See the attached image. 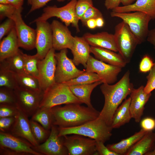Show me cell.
<instances>
[{
	"label": "cell",
	"mask_w": 155,
	"mask_h": 155,
	"mask_svg": "<svg viewBox=\"0 0 155 155\" xmlns=\"http://www.w3.org/2000/svg\"><path fill=\"white\" fill-rule=\"evenodd\" d=\"M72 135L62 136L69 155H98L96 150V141L81 135Z\"/></svg>",
	"instance_id": "obj_9"
},
{
	"label": "cell",
	"mask_w": 155,
	"mask_h": 155,
	"mask_svg": "<svg viewBox=\"0 0 155 155\" xmlns=\"http://www.w3.org/2000/svg\"><path fill=\"white\" fill-rule=\"evenodd\" d=\"M147 132L141 129L138 132H136L131 136L122 140L117 143L107 144L106 146L109 149L115 152L118 155H125L128 151Z\"/></svg>",
	"instance_id": "obj_27"
},
{
	"label": "cell",
	"mask_w": 155,
	"mask_h": 155,
	"mask_svg": "<svg viewBox=\"0 0 155 155\" xmlns=\"http://www.w3.org/2000/svg\"><path fill=\"white\" fill-rule=\"evenodd\" d=\"M15 121V117L0 118V131L9 133L12 128Z\"/></svg>",
	"instance_id": "obj_41"
},
{
	"label": "cell",
	"mask_w": 155,
	"mask_h": 155,
	"mask_svg": "<svg viewBox=\"0 0 155 155\" xmlns=\"http://www.w3.org/2000/svg\"><path fill=\"white\" fill-rule=\"evenodd\" d=\"M131 100L130 97L125 99L115 111L111 125L113 129L118 128L130 121L132 118L129 109Z\"/></svg>",
	"instance_id": "obj_28"
},
{
	"label": "cell",
	"mask_w": 155,
	"mask_h": 155,
	"mask_svg": "<svg viewBox=\"0 0 155 155\" xmlns=\"http://www.w3.org/2000/svg\"><path fill=\"white\" fill-rule=\"evenodd\" d=\"M136 0H121V3L123 6H127L131 5Z\"/></svg>",
	"instance_id": "obj_53"
},
{
	"label": "cell",
	"mask_w": 155,
	"mask_h": 155,
	"mask_svg": "<svg viewBox=\"0 0 155 155\" xmlns=\"http://www.w3.org/2000/svg\"><path fill=\"white\" fill-rule=\"evenodd\" d=\"M30 123L32 133L38 144L44 142L49 137L51 130L46 129L38 122L31 119Z\"/></svg>",
	"instance_id": "obj_35"
},
{
	"label": "cell",
	"mask_w": 155,
	"mask_h": 155,
	"mask_svg": "<svg viewBox=\"0 0 155 155\" xmlns=\"http://www.w3.org/2000/svg\"><path fill=\"white\" fill-rule=\"evenodd\" d=\"M102 83V81H100L91 84L70 86L69 87L72 93L82 103L92 108L90 99L91 93L95 88Z\"/></svg>",
	"instance_id": "obj_26"
},
{
	"label": "cell",
	"mask_w": 155,
	"mask_h": 155,
	"mask_svg": "<svg viewBox=\"0 0 155 155\" xmlns=\"http://www.w3.org/2000/svg\"><path fill=\"white\" fill-rule=\"evenodd\" d=\"M23 57L24 73L38 78V64L40 60L38 55H31L24 53Z\"/></svg>",
	"instance_id": "obj_33"
},
{
	"label": "cell",
	"mask_w": 155,
	"mask_h": 155,
	"mask_svg": "<svg viewBox=\"0 0 155 155\" xmlns=\"http://www.w3.org/2000/svg\"><path fill=\"white\" fill-rule=\"evenodd\" d=\"M141 129L146 131H152L155 129V119L150 117H146L140 121Z\"/></svg>",
	"instance_id": "obj_45"
},
{
	"label": "cell",
	"mask_w": 155,
	"mask_h": 155,
	"mask_svg": "<svg viewBox=\"0 0 155 155\" xmlns=\"http://www.w3.org/2000/svg\"><path fill=\"white\" fill-rule=\"evenodd\" d=\"M155 144V133L147 131L127 152L125 155H146Z\"/></svg>",
	"instance_id": "obj_24"
},
{
	"label": "cell",
	"mask_w": 155,
	"mask_h": 155,
	"mask_svg": "<svg viewBox=\"0 0 155 155\" xmlns=\"http://www.w3.org/2000/svg\"><path fill=\"white\" fill-rule=\"evenodd\" d=\"M93 6L92 0H77L75 6V10L76 15L80 20L88 9Z\"/></svg>",
	"instance_id": "obj_38"
},
{
	"label": "cell",
	"mask_w": 155,
	"mask_h": 155,
	"mask_svg": "<svg viewBox=\"0 0 155 155\" xmlns=\"http://www.w3.org/2000/svg\"><path fill=\"white\" fill-rule=\"evenodd\" d=\"M82 37L92 46L106 48L118 52L113 34L106 32L94 34L87 32Z\"/></svg>",
	"instance_id": "obj_20"
},
{
	"label": "cell",
	"mask_w": 155,
	"mask_h": 155,
	"mask_svg": "<svg viewBox=\"0 0 155 155\" xmlns=\"http://www.w3.org/2000/svg\"><path fill=\"white\" fill-rule=\"evenodd\" d=\"M18 111L16 105L0 104V118L15 117Z\"/></svg>",
	"instance_id": "obj_39"
},
{
	"label": "cell",
	"mask_w": 155,
	"mask_h": 155,
	"mask_svg": "<svg viewBox=\"0 0 155 155\" xmlns=\"http://www.w3.org/2000/svg\"><path fill=\"white\" fill-rule=\"evenodd\" d=\"M130 71L128 70L115 84L102 83L100 86L104 98V103L98 117L110 126L115 111L134 88L133 84L130 81Z\"/></svg>",
	"instance_id": "obj_1"
},
{
	"label": "cell",
	"mask_w": 155,
	"mask_h": 155,
	"mask_svg": "<svg viewBox=\"0 0 155 155\" xmlns=\"http://www.w3.org/2000/svg\"><path fill=\"white\" fill-rule=\"evenodd\" d=\"M10 4L15 7L17 9L22 7L24 0H7Z\"/></svg>",
	"instance_id": "obj_50"
},
{
	"label": "cell",
	"mask_w": 155,
	"mask_h": 155,
	"mask_svg": "<svg viewBox=\"0 0 155 155\" xmlns=\"http://www.w3.org/2000/svg\"><path fill=\"white\" fill-rule=\"evenodd\" d=\"M15 75L18 87L37 92H43L38 78L25 73L15 74Z\"/></svg>",
	"instance_id": "obj_31"
},
{
	"label": "cell",
	"mask_w": 155,
	"mask_h": 155,
	"mask_svg": "<svg viewBox=\"0 0 155 155\" xmlns=\"http://www.w3.org/2000/svg\"><path fill=\"white\" fill-rule=\"evenodd\" d=\"M59 127L53 125L47 139L44 142L33 146V149L43 155H69L63 144L62 137L59 136Z\"/></svg>",
	"instance_id": "obj_15"
},
{
	"label": "cell",
	"mask_w": 155,
	"mask_h": 155,
	"mask_svg": "<svg viewBox=\"0 0 155 155\" xmlns=\"http://www.w3.org/2000/svg\"><path fill=\"white\" fill-rule=\"evenodd\" d=\"M17 36L15 28H13L0 43V61L16 53L19 50Z\"/></svg>",
	"instance_id": "obj_25"
},
{
	"label": "cell",
	"mask_w": 155,
	"mask_h": 155,
	"mask_svg": "<svg viewBox=\"0 0 155 155\" xmlns=\"http://www.w3.org/2000/svg\"><path fill=\"white\" fill-rule=\"evenodd\" d=\"M16 105L28 117L39 107L44 92H37L18 87L14 90Z\"/></svg>",
	"instance_id": "obj_13"
},
{
	"label": "cell",
	"mask_w": 155,
	"mask_h": 155,
	"mask_svg": "<svg viewBox=\"0 0 155 155\" xmlns=\"http://www.w3.org/2000/svg\"><path fill=\"white\" fill-rule=\"evenodd\" d=\"M15 27V23L11 18L8 19L0 25V40Z\"/></svg>",
	"instance_id": "obj_44"
},
{
	"label": "cell",
	"mask_w": 155,
	"mask_h": 155,
	"mask_svg": "<svg viewBox=\"0 0 155 155\" xmlns=\"http://www.w3.org/2000/svg\"><path fill=\"white\" fill-rule=\"evenodd\" d=\"M32 0H27L28 3V5H31Z\"/></svg>",
	"instance_id": "obj_56"
},
{
	"label": "cell",
	"mask_w": 155,
	"mask_h": 155,
	"mask_svg": "<svg viewBox=\"0 0 155 155\" xmlns=\"http://www.w3.org/2000/svg\"><path fill=\"white\" fill-rule=\"evenodd\" d=\"M28 117L18 108V113L15 116L14 123L8 133L25 140L35 146L38 144L32 133Z\"/></svg>",
	"instance_id": "obj_18"
},
{
	"label": "cell",
	"mask_w": 155,
	"mask_h": 155,
	"mask_svg": "<svg viewBox=\"0 0 155 155\" xmlns=\"http://www.w3.org/2000/svg\"><path fill=\"white\" fill-rule=\"evenodd\" d=\"M146 40L153 45L155 49V28L149 30Z\"/></svg>",
	"instance_id": "obj_49"
},
{
	"label": "cell",
	"mask_w": 155,
	"mask_h": 155,
	"mask_svg": "<svg viewBox=\"0 0 155 155\" xmlns=\"http://www.w3.org/2000/svg\"><path fill=\"white\" fill-rule=\"evenodd\" d=\"M101 81L99 75L95 73L85 71L77 77L64 83L68 86L92 83Z\"/></svg>",
	"instance_id": "obj_32"
},
{
	"label": "cell",
	"mask_w": 155,
	"mask_h": 155,
	"mask_svg": "<svg viewBox=\"0 0 155 155\" xmlns=\"http://www.w3.org/2000/svg\"><path fill=\"white\" fill-rule=\"evenodd\" d=\"M80 104L72 103L51 108L54 119L53 125L62 128L75 127L99 117L100 112L94 107Z\"/></svg>",
	"instance_id": "obj_2"
},
{
	"label": "cell",
	"mask_w": 155,
	"mask_h": 155,
	"mask_svg": "<svg viewBox=\"0 0 155 155\" xmlns=\"http://www.w3.org/2000/svg\"><path fill=\"white\" fill-rule=\"evenodd\" d=\"M17 87L15 74L6 69L0 67V87L14 90Z\"/></svg>",
	"instance_id": "obj_34"
},
{
	"label": "cell",
	"mask_w": 155,
	"mask_h": 155,
	"mask_svg": "<svg viewBox=\"0 0 155 155\" xmlns=\"http://www.w3.org/2000/svg\"><path fill=\"white\" fill-rule=\"evenodd\" d=\"M96 27L101 28L104 25V20L103 17H99L96 19Z\"/></svg>",
	"instance_id": "obj_52"
},
{
	"label": "cell",
	"mask_w": 155,
	"mask_h": 155,
	"mask_svg": "<svg viewBox=\"0 0 155 155\" xmlns=\"http://www.w3.org/2000/svg\"><path fill=\"white\" fill-rule=\"evenodd\" d=\"M23 52L20 49L13 55L0 61V67L16 74L25 73Z\"/></svg>",
	"instance_id": "obj_29"
},
{
	"label": "cell",
	"mask_w": 155,
	"mask_h": 155,
	"mask_svg": "<svg viewBox=\"0 0 155 155\" xmlns=\"http://www.w3.org/2000/svg\"><path fill=\"white\" fill-rule=\"evenodd\" d=\"M110 15L112 17L121 19L128 25L139 44L146 40L149 30V24L152 20L148 14L140 11L118 13L112 11Z\"/></svg>",
	"instance_id": "obj_5"
},
{
	"label": "cell",
	"mask_w": 155,
	"mask_h": 155,
	"mask_svg": "<svg viewBox=\"0 0 155 155\" xmlns=\"http://www.w3.org/2000/svg\"><path fill=\"white\" fill-rule=\"evenodd\" d=\"M31 119L39 123L46 129L50 130L54 121L51 108L39 107Z\"/></svg>",
	"instance_id": "obj_30"
},
{
	"label": "cell",
	"mask_w": 155,
	"mask_h": 155,
	"mask_svg": "<svg viewBox=\"0 0 155 155\" xmlns=\"http://www.w3.org/2000/svg\"><path fill=\"white\" fill-rule=\"evenodd\" d=\"M99 17H103L102 13L98 9L93 6L88 9L80 20L83 25L86 26V22L88 20L96 19Z\"/></svg>",
	"instance_id": "obj_37"
},
{
	"label": "cell",
	"mask_w": 155,
	"mask_h": 155,
	"mask_svg": "<svg viewBox=\"0 0 155 155\" xmlns=\"http://www.w3.org/2000/svg\"><path fill=\"white\" fill-rule=\"evenodd\" d=\"M121 3V0H105L104 5L108 10L111 9L119 6Z\"/></svg>",
	"instance_id": "obj_48"
},
{
	"label": "cell",
	"mask_w": 155,
	"mask_h": 155,
	"mask_svg": "<svg viewBox=\"0 0 155 155\" xmlns=\"http://www.w3.org/2000/svg\"><path fill=\"white\" fill-rule=\"evenodd\" d=\"M114 38L118 52L127 63L131 61L138 41L128 25L123 21L115 27Z\"/></svg>",
	"instance_id": "obj_7"
},
{
	"label": "cell",
	"mask_w": 155,
	"mask_h": 155,
	"mask_svg": "<svg viewBox=\"0 0 155 155\" xmlns=\"http://www.w3.org/2000/svg\"><path fill=\"white\" fill-rule=\"evenodd\" d=\"M86 26L90 29H95L96 27V19H91L88 20L86 23Z\"/></svg>",
	"instance_id": "obj_51"
},
{
	"label": "cell",
	"mask_w": 155,
	"mask_h": 155,
	"mask_svg": "<svg viewBox=\"0 0 155 155\" xmlns=\"http://www.w3.org/2000/svg\"><path fill=\"white\" fill-rule=\"evenodd\" d=\"M0 3L2 4H10L7 0H0Z\"/></svg>",
	"instance_id": "obj_55"
},
{
	"label": "cell",
	"mask_w": 155,
	"mask_h": 155,
	"mask_svg": "<svg viewBox=\"0 0 155 155\" xmlns=\"http://www.w3.org/2000/svg\"><path fill=\"white\" fill-rule=\"evenodd\" d=\"M90 51L96 59L108 64L122 68L127 64L119 54L111 50L91 46Z\"/></svg>",
	"instance_id": "obj_22"
},
{
	"label": "cell",
	"mask_w": 155,
	"mask_h": 155,
	"mask_svg": "<svg viewBox=\"0 0 155 155\" xmlns=\"http://www.w3.org/2000/svg\"><path fill=\"white\" fill-rule=\"evenodd\" d=\"M118 13L140 11L149 15L152 20H155V0H136L128 5L119 6L112 10Z\"/></svg>",
	"instance_id": "obj_23"
},
{
	"label": "cell",
	"mask_w": 155,
	"mask_h": 155,
	"mask_svg": "<svg viewBox=\"0 0 155 155\" xmlns=\"http://www.w3.org/2000/svg\"><path fill=\"white\" fill-rule=\"evenodd\" d=\"M90 45L82 37H74V45L71 49L72 61L75 65H82L86 68L91 53Z\"/></svg>",
	"instance_id": "obj_21"
},
{
	"label": "cell",
	"mask_w": 155,
	"mask_h": 155,
	"mask_svg": "<svg viewBox=\"0 0 155 155\" xmlns=\"http://www.w3.org/2000/svg\"><path fill=\"white\" fill-rule=\"evenodd\" d=\"M55 50L53 48L45 57L38 62V79L43 92L56 82L55 76L57 61Z\"/></svg>",
	"instance_id": "obj_11"
},
{
	"label": "cell",
	"mask_w": 155,
	"mask_h": 155,
	"mask_svg": "<svg viewBox=\"0 0 155 155\" xmlns=\"http://www.w3.org/2000/svg\"><path fill=\"white\" fill-rule=\"evenodd\" d=\"M0 104L16 105L14 90L0 87Z\"/></svg>",
	"instance_id": "obj_36"
},
{
	"label": "cell",
	"mask_w": 155,
	"mask_h": 155,
	"mask_svg": "<svg viewBox=\"0 0 155 155\" xmlns=\"http://www.w3.org/2000/svg\"><path fill=\"white\" fill-rule=\"evenodd\" d=\"M67 49L55 53L57 64L55 73V82L63 83L74 79L85 71L78 69L72 59L67 56Z\"/></svg>",
	"instance_id": "obj_10"
},
{
	"label": "cell",
	"mask_w": 155,
	"mask_h": 155,
	"mask_svg": "<svg viewBox=\"0 0 155 155\" xmlns=\"http://www.w3.org/2000/svg\"><path fill=\"white\" fill-rule=\"evenodd\" d=\"M33 146L24 139L0 131V155H43Z\"/></svg>",
	"instance_id": "obj_8"
},
{
	"label": "cell",
	"mask_w": 155,
	"mask_h": 155,
	"mask_svg": "<svg viewBox=\"0 0 155 155\" xmlns=\"http://www.w3.org/2000/svg\"><path fill=\"white\" fill-rule=\"evenodd\" d=\"M104 143L101 141H96V150L98 155H118L114 152L109 149L105 146Z\"/></svg>",
	"instance_id": "obj_46"
},
{
	"label": "cell",
	"mask_w": 155,
	"mask_h": 155,
	"mask_svg": "<svg viewBox=\"0 0 155 155\" xmlns=\"http://www.w3.org/2000/svg\"><path fill=\"white\" fill-rule=\"evenodd\" d=\"M154 63L152 59L149 55H144L139 64L140 71L142 73L149 72L152 67Z\"/></svg>",
	"instance_id": "obj_42"
},
{
	"label": "cell",
	"mask_w": 155,
	"mask_h": 155,
	"mask_svg": "<svg viewBox=\"0 0 155 155\" xmlns=\"http://www.w3.org/2000/svg\"><path fill=\"white\" fill-rule=\"evenodd\" d=\"M23 8L17 9L10 18L15 23L16 31L20 47L27 50L35 48L36 29L27 25L24 21L21 15Z\"/></svg>",
	"instance_id": "obj_12"
},
{
	"label": "cell",
	"mask_w": 155,
	"mask_h": 155,
	"mask_svg": "<svg viewBox=\"0 0 155 155\" xmlns=\"http://www.w3.org/2000/svg\"><path fill=\"white\" fill-rule=\"evenodd\" d=\"M146 78L147 83L144 90L146 93L149 94L155 89V62Z\"/></svg>",
	"instance_id": "obj_40"
},
{
	"label": "cell",
	"mask_w": 155,
	"mask_h": 155,
	"mask_svg": "<svg viewBox=\"0 0 155 155\" xmlns=\"http://www.w3.org/2000/svg\"><path fill=\"white\" fill-rule=\"evenodd\" d=\"M52 0H32L31 8L28 14L45 6L49 1ZM59 2H63L65 0H56Z\"/></svg>",
	"instance_id": "obj_47"
},
{
	"label": "cell",
	"mask_w": 155,
	"mask_h": 155,
	"mask_svg": "<svg viewBox=\"0 0 155 155\" xmlns=\"http://www.w3.org/2000/svg\"><path fill=\"white\" fill-rule=\"evenodd\" d=\"M51 25L53 48L57 51L67 49L71 50L74 45V37L68 27L56 20H53Z\"/></svg>",
	"instance_id": "obj_17"
},
{
	"label": "cell",
	"mask_w": 155,
	"mask_h": 155,
	"mask_svg": "<svg viewBox=\"0 0 155 155\" xmlns=\"http://www.w3.org/2000/svg\"><path fill=\"white\" fill-rule=\"evenodd\" d=\"M86 68V71L97 73L103 83L111 84L117 81L122 68L104 62L90 55Z\"/></svg>",
	"instance_id": "obj_14"
},
{
	"label": "cell",
	"mask_w": 155,
	"mask_h": 155,
	"mask_svg": "<svg viewBox=\"0 0 155 155\" xmlns=\"http://www.w3.org/2000/svg\"><path fill=\"white\" fill-rule=\"evenodd\" d=\"M77 0H71L66 5L61 7L55 5L47 6L43 9V13L41 16L31 23L39 21H47L51 18L56 17L59 18L67 26L71 24L75 28L77 32H79L78 22L80 20L76 15L75 10Z\"/></svg>",
	"instance_id": "obj_6"
},
{
	"label": "cell",
	"mask_w": 155,
	"mask_h": 155,
	"mask_svg": "<svg viewBox=\"0 0 155 155\" xmlns=\"http://www.w3.org/2000/svg\"><path fill=\"white\" fill-rule=\"evenodd\" d=\"M82 104L72 93L69 86L55 83L44 92L39 107L51 108L62 104Z\"/></svg>",
	"instance_id": "obj_4"
},
{
	"label": "cell",
	"mask_w": 155,
	"mask_h": 155,
	"mask_svg": "<svg viewBox=\"0 0 155 155\" xmlns=\"http://www.w3.org/2000/svg\"><path fill=\"white\" fill-rule=\"evenodd\" d=\"M17 9L10 4L0 3V19L2 20L5 17L10 18Z\"/></svg>",
	"instance_id": "obj_43"
},
{
	"label": "cell",
	"mask_w": 155,
	"mask_h": 155,
	"mask_svg": "<svg viewBox=\"0 0 155 155\" xmlns=\"http://www.w3.org/2000/svg\"><path fill=\"white\" fill-rule=\"evenodd\" d=\"M146 155H155V144L152 150L148 153Z\"/></svg>",
	"instance_id": "obj_54"
},
{
	"label": "cell",
	"mask_w": 155,
	"mask_h": 155,
	"mask_svg": "<svg viewBox=\"0 0 155 155\" xmlns=\"http://www.w3.org/2000/svg\"><path fill=\"white\" fill-rule=\"evenodd\" d=\"M35 48L40 60L53 48L52 32L51 24L47 21L36 22Z\"/></svg>",
	"instance_id": "obj_16"
},
{
	"label": "cell",
	"mask_w": 155,
	"mask_h": 155,
	"mask_svg": "<svg viewBox=\"0 0 155 155\" xmlns=\"http://www.w3.org/2000/svg\"><path fill=\"white\" fill-rule=\"evenodd\" d=\"M144 88V86L142 85L137 89L134 88L130 94L131 98L130 112L131 118L136 123H139L141 121L145 106L152 95L151 93H145Z\"/></svg>",
	"instance_id": "obj_19"
},
{
	"label": "cell",
	"mask_w": 155,
	"mask_h": 155,
	"mask_svg": "<svg viewBox=\"0 0 155 155\" xmlns=\"http://www.w3.org/2000/svg\"><path fill=\"white\" fill-rule=\"evenodd\" d=\"M113 129L111 126L98 117L78 126L59 127V136L61 137L73 134H78L104 143L112 136Z\"/></svg>",
	"instance_id": "obj_3"
}]
</instances>
